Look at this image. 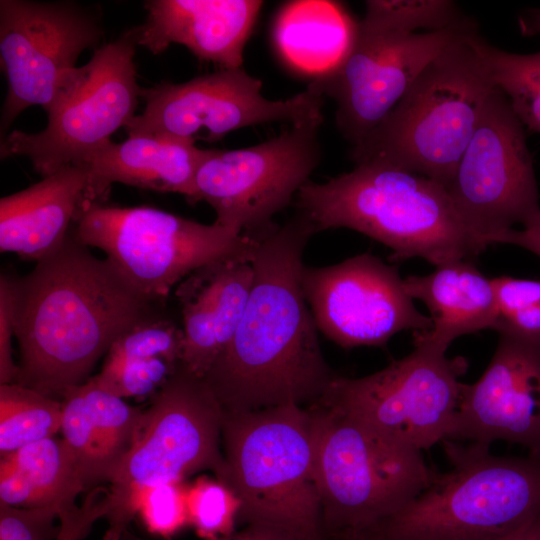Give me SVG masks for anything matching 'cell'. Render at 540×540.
<instances>
[{
	"mask_svg": "<svg viewBox=\"0 0 540 540\" xmlns=\"http://www.w3.org/2000/svg\"><path fill=\"white\" fill-rule=\"evenodd\" d=\"M314 234L296 212L260 240L243 317L203 378L224 413L286 404L309 407L336 376L321 351L300 281L304 249Z\"/></svg>",
	"mask_w": 540,
	"mask_h": 540,
	"instance_id": "cell-1",
	"label": "cell"
},
{
	"mask_svg": "<svg viewBox=\"0 0 540 540\" xmlns=\"http://www.w3.org/2000/svg\"><path fill=\"white\" fill-rule=\"evenodd\" d=\"M150 306L70 232L55 252L16 278L15 383L61 397L88 379L123 333L152 314Z\"/></svg>",
	"mask_w": 540,
	"mask_h": 540,
	"instance_id": "cell-2",
	"label": "cell"
},
{
	"mask_svg": "<svg viewBox=\"0 0 540 540\" xmlns=\"http://www.w3.org/2000/svg\"><path fill=\"white\" fill-rule=\"evenodd\" d=\"M296 208L315 233L358 231L389 247L393 262L419 257L436 267L472 261L487 247L463 223L442 184L385 161L357 163L325 183L307 182Z\"/></svg>",
	"mask_w": 540,
	"mask_h": 540,
	"instance_id": "cell-3",
	"label": "cell"
},
{
	"mask_svg": "<svg viewBox=\"0 0 540 540\" xmlns=\"http://www.w3.org/2000/svg\"><path fill=\"white\" fill-rule=\"evenodd\" d=\"M218 480L239 497V519L294 540H323L311 415L286 404L224 413Z\"/></svg>",
	"mask_w": 540,
	"mask_h": 540,
	"instance_id": "cell-4",
	"label": "cell"
},
{
	"mask_svg": "<svg viewBox=\"0 0 540 540\" xmlns=\"http://www.w3.org/2000/svg\"><path fill=\"white\" fill-rule=\"evenodd\" d=\"M474 32L448 47L418 76L387 118L351 147L355 164L380 160L445 188L496 88Z\"/></svg>",
	"mask_w": 540,
	"mask_h": 540,
	"instance_id": "cell-5",
	"label": "cell"
},
{
	"mask_svg": "<svg viewBox=\"0 0 540 540\" xmlns=\"http://www.w3.org/2000/svg\"><path fill=\"white\" fill-rule=\"evenodd\" d=\"M307 408L323 529L339 539L376 532L435 477L422 452L337 408Z\"/></svg>",
	"mask_w": 540,
	"mask_h": 540,
	"instance_id": "cell-6",
	"label": "cell"
},
{
	"mask_svg": "<svg viewBox=\"0 0 540 540\" xmlns=\"http://www.w3.org/2000/svg\"><path fill=\"white\" fill-rule=\"evenodd\" d=\"M443 443L451 470L436 473L376 532L388 540H494L540 509L539 458Z\"/></svg>",
	"mask_w": 540,
	"mask_h": 540,
	"instance_id": "cell-7",
	"label": "cell"
},
{
	"mask_svg": "<svg viewBox=\"0 0 540 540\" xmlns=\"http://www.w3.org/2000/svg\"><path fill=\"white\" fill-rule=\"evenodd\" d=\"M73 237L102 250L149 303L164 300L197 268L221 258L254 254L259 239L151 207L93 203L74 224Z\"/></svg>",
	"mask_w": 540,
	"mask_h": 540,
	"instance_id": "cell-8",
	"label": "cell"
},
{
	"mask_svg": "<svg viewBox=\"0 0 540 540\" xmlns=\"http://www.w3.org/2000/svg\"><path fill=\"white\" fill-rule=\"evenodd\" d=\"M223 419L224 410L204 379L180 367L150 397L131 447L107 477L109 523L128 525L132 501L144 488L183 482L206 469L217 478L224 465Z\"/></svg>",
	"mask_w": 540,
	"mask_h": 540,
	"instance_id": "cell-9",
	"label": "cell"
},
{
	"mask_svg": "<svg viewBox=\"0 0 540 540\" xmlns=\"http://www.w3.org/2000/svg\"><path fill=\"white\" fill-rule=\"evenodd\" d=\"M136 45L133 28L96 49L87 64L74 70L46 111V128L7 134L1 139V158L25 156L46 177L110 142L111 135L135 116L141 97Z\"/></svg>",
	"mask_w": 540,
	"mask_h": 540,
	"instance_id": "cell-10",
	"label": "cell"
},
{
	"mask_svg": "<svg viewBox=\"0 0 540 540\" xmlns=\"http://www.w3.org/2000/svg\"><path fill=\"white\" fill-rule=\"evenodd\" d=\"M466 369L464 358L414 342L411 353L373 374L336 375L314 404L342 410L388 440L422 452L446 440Z\"/></svg>",
	"mask_w": 540,
	"mask_h": 540,
	"instance_id": "cell-11",
	"label": "cell"
},
{
	"mask_svg": "<svg viewBox=\"0 0 540 540\" xmlns=\"http://www.w3.org/2000/svg\"><path fill=\"white\" fill-rule=\"evenodd\" d=\"M323 116L293 123L279 135L237 149H206L196 171L193 195L216 213V224L255 239L279 226L273 217L309 182L321 159Z\"/></svg>",
	"mask_w": 540,
	"mask_h": 540,
	"instance_id": "cell-12",
	"label": "cell"
},
{
	"mask_svg": "<svg viewBox=\"0 0 540 540\" xmlns=\"http://www.w3.org/2000/svg\"><path fill=\"white\" fill-rule=\"evenodd\" d=\"M474 32L475 23L466 17L424 33H403L362 18L344 60L308 86L334 100L336 125L353 147L387 118L436 57Z\"/></svg>",
	"mask_w": 540,
	"mask_h": 540,
	"instance_id": "cell-13",
	"label": "cell"
},
{
	"mask_svg": "<svg viewBox=\"0 0 540 540\" xmlns=\"http://www.w3.org/2000/svg\"><path fill=\"white\" fill-rule=\"evenodd\" d=\"M446 191L463 223L486 246L540 214L525 127L497 87Z\"/></svg>",
	"mask_w": 540,
	"mask_h": 540,
	"instance_id": "cell-14",
	"label": "cell"
},
{
	"mask_svg": "<svg viewBox=\"0 0 540 540\" xmlns=\"http://www.w3.org/2000/svg\"><path fill=\"white\" fill-rule=\"evenodd\" d=\"M145 107L125 127L128 137H171L215 142L228 133L273 122L323 116L324 97L307 88L285 100L262 94V82L242 68L221 69L183 83L142 89Z\"/></svg>",
	"mask_w": 540,
	"mask_h": 540,
	"instance_id": "cell-15",
	"label": "cell"
},
{
	"mask_svg": "<svg viewBox=\"0 0 540 540\" xmlns=\"http://www.w3.org/2000/svg\"><path fill=\"white\" fill-rule=\"evenodd\" d=\"M101 37L97 18L77 4L0 1V57L8 81L1 139L24 109L50 108L80 54Z\"/></svg>",
	"mask_w": 540,
	"mask_h": 540,
	"instance_id": "cell-16",
	"label": "cell"
},
{
	"mask_svg": "<svg viewBox=\"0 0 540 540\" xmlns=\"http://www.w3.org/2000/svg\"><path fill=\"white\" fill-rule=\"evenodd\" d=\"M300 281L317 329L341 347L382 346L401 331L432 327L397 268L370 253L326 267L303 265Z\"/></svg>",
	"mask_w": 540,
	"mask_h": 540,
	"instance_id": "cell-17",
	"label": "cell"
},
{
	"mask_svg": "<svg viewBox=\"0 0 540 540\" xmlns=\"http://www.w3.org/2000/svg\"><path fill=\"white\" fill-rule=\"evenodd\" d=\"M499 440L519 444L540 459V344L504 333L482 376L462 383L444 441L489 448Z\"/></svg>",
	"mask_w": 540,
	"mask_h": 540,
	"instance_id": "cell-18",
	"label": "cell"
},
{
	"mask_svg": "<svg viewBox=\"0 0 540 540\" xmlns=\"http://www.w3.org/2000/svg\"><path fill=\"white\" fill-rule=\"evenodd\" d=\"M254 254L203 265L175 287L184 333L180 367L188 373L203 379L233 338L251 292Z\"/></svg>",
	"mask_w": 540,
	"mask_h": 540,
	"instance_id": "cell-19",
	"label": "cell"
},
{
	"mask_svg": "<svg viewBox=\"0 0 540 540\" xmlns=\"http://www.w3.org/2000/svg\"><path fill=\"white\" fill-rule=\"evenodd\" d=\"M262 6L258 0L146 1V21L134 28L137 45L159 54L180 44L222 69L241 68Z\"/></svg>",
	"mask_w": 540,
	"mask_h": 540,
	"instance_id": "cell-20",
	"label": "cell"
},
{
	"mask_svg": "<svg viewBox=\"0 0 540 540\" xmlns=\"http://www.w3.org/2000/svg\"><path fill=\"white\" fill-rule=\"evenodd\" d=\"M93 203H105L89 169L71 163L0 199V251L36 263L55 252Z\"/></svg>",
	"mask_w": 540,
	"mask_h": 540,
	"instance_id": "cell-21",
	"label": "cell"
},
{
	"mask_svg": "<svg viewBox=\"0 0 540 540\" xmlns=\"http://www.w3.org/2000/svg\"><path fill=\"white\" fill-rule=\"evenodd\" d=\"M404 288L430 312L432 327L414 332V342L447 351L458 337L481 330H496L498 304L492 278L483 275L469 260L435 267L427 275L404 278Z\"/></svg>",
	"mask_w": 540,
	"mask_h": 540,
	"instance_id": "cell-22",
	"label": "cell"
},
{
	"mask_svg": "<svg viewBox=\"0 0 540 540\" xmlns=\"http://www.w3.org/2000/svg\"><path fill=\"white\" fill-rule=\"evenodd\" d=\"M206 149L192 140L135 136L108 142L83 161L93 185L106 201L113 183L140 189L193 195L196 171Z\"/></svg>",
	"mask_w": 540,
	"mask_h": 540,
	"instance_id": "cell-23",
	"label": "cell"
},
{
	"mask_svg": "<svg viewBox=\"0 0 540 540\" xmlns=\"http://www.w3.org/2000/svg\"><path fill=\"white\" fill-rule=\"evenodd\" d=\"M357 22L335 1H291L274 21V45L287 66L313 81L344 60Z\"/></svg>",
	"mask_w": 540,
	"mask_h": 540,
	"instance_id": "cell-24",
	"label": "cell"
},
{
	"mask_svg": "<svg viewBox=\"0 0 540 540\" xmlns=\"http://www.w3.org/2000/svg\"><path fill=\"white\" fill-rule=\"evenodd\" d=\"M86 489L63 439L46 438L6 456L0 464V504L19 508L75 505Z\"/></svg>",
	"mask_w": 540,
	"mask_h": 540,
	"instance_id": "cell-25",
	"label": "cell"
},
{
	"mask_svg": "<svg viewBox=\"0 0 540 540\" xmlns=\"http://www.w3.org/2000/svg\"><path fill=\"white\" fill-rule=\"evenodd\" d=\"M62 403L19 383L0 384V453L6 456L60 431Z\"/></svg>",
	"mask_w": 540,
	"mask_h": 540,
	"instance_id": "cell-26",
	"label": "cell"
},
{
	"mask_svg": "<svg viewBox=\"0 0 540 540\" xmlns=\"http://www.w3.org/2000/svg\"><path fill=\"white\" fill-rule=\"evenodd\" d=\"M474 44L495 86L506 95L524 127L540 133V51L532 54L504 51L478 34Z\"/></svg>",
	"mask_w": 540,
	"mask_h": 540,
	"instance_id": "cell-27",
	"label": "cell"
},
{
	"mask_svg": "<svg viewBox=\"0 0 540 540\" xmlns=\"http://www.w3.org/2000/svg\"><path fill=\"white\" fill-rule=\"evenodd\" d=\"M61 397L60 432L86 488L106 481L112 462L94 426L81 384L69 387Z\"/></svg>",
	"mask_w": 540,
	"mask_h": 540,
	"instance_id": "cell-28",
	"label": "cell"
},
{
	"mask_svg": "<svg viewBox=\"0 0 540 540\" xmlns=\"http://www.w3.org/2000/svg\"><path fill=\"white\" fill-rule=\"evenodd\" d=\"M81 388L113 468L131 447L143 411L103 388L94 376L81 383Z\"/></svg>",
	"mask_w": 540,
	"mask_h": 540,
	"instance_id": "cell-29",
	"label": "cell"
},
{
	"mask_svg": "<svg viewBox=\"0 0 540 540\" xmlns=\"http://www.w3.org/2000/svg\"><path fill=\"white\" fill-rule=\"evenodd\" d=\"M186 499L189 525L204 540L235 532L241 501L227 484L216 477L200 476L187 486Z\"/></svg>",
	"mask_w": 540,
	"mask_h": 540,
	"instance_id": "cell-30",
	"label": "cell"
},
{
	"mask_svg": "<svg viewBox=\"0 0 540 540\" xmlns=\"http://www.w3.org/2000/svg\"><path fill=\"white\" fill-rule=\"evenodd\" d=\"M465 17L451 0H369L363 19L403 33L440 31Z\"/></svg>",
	"mask_w": 540,
	"mask_h": 540,
	"instance_id": "cell-31",
	"label": "cell"
},
{
	"mask_svg": "<svg viewBox=\"0 0 540 540\" xmlns=\"http://www.w3.org/2000/svg\"><path fill=\"white\" fill-rule=\"evenodd\" d=\"M183 349L182 326L170 318L150 314L123 333L112 344L105 358H164L180 366Z\"/></svg>",
	"mask_w": 540,
	"mask_h": 540,
	"instance_id": "cell-32",
	"label": "cell"
},
{
	"mask_svg": "<svg viewBox=\"0 0 540 540\" xmlns=\"http://www.w3.org/2000/svg\"><path fill=\"white\" fill-rule=\"evenodd\" d=\"M498 304L496 330L540 344V279L492 278Z\"/></svg>",
	"mask_w": 540,
	"mask_h": 540,
	"instance_id": "cell-33",
	"label": "cell"
},
{
	"mask_svg": "<svg viewBox=\"0 0 540 540\" xmlns=\"http://www.w3.org/2000/svg\"><path fill=\"white\" fill-rule=\"evenodd\" d=\"M179 368L164 358H105L94 377L103 388L123 399L152 397Z\"/></svg>",
	"mask_w": 540,
	"mask_h": 540,
	"instance_id": "cell-34",
	"label": "cell"
},
{
	"mask_svg": "<svg viewBox=\"0 0 540 540\" xmlns=\"http://www.w3.org/2000/svg\"><path fill=\"white\" fill-rule=\"evenodd\" d=\"M186 490L183 482L144 488L132 501V513L140 516L151 533L171 536L189 525Z\"/></svg>",
	"mask_w": 540,
	"mask_h": 540,
	"instance_id": "cell-35",
	"label": "cell"
},
{
	"mask_svg": "<svg viewBox=\"0 0 540 540\" xmlns=\"http://www.w3.org/2000/svg\"><path fill=\"white\" fill-rule=\"evenodd\" d=\"M58 507L19 508L0 504V540H54Z\"/></svg>",
	"mask_w": 540,
	"mask_h": 540,
	"instance_id": "cell-36",
	"label": "cell"
},
{
	"mask_svg": "<svg viewBox=\"0 0 540 540\" xmlns=\"http://www.w3.org/2000/svg\"><path fill=\"white\" fill-rule=\"evenodd\" d=\"M110 511L108 490L94 488L84 502L66 507L59 513V530L54 540H83L97 520L107 517Z\"/></svg>",
	"mask_w": 540,
	"mask_h": 540,
	"instance_id": "cell-37",
	"label": "cell"
},
{
	"mask_svg": "<svg viewBox=\"0 0 540 540\" xmlns=\"http://www.w3.org/2000/svg\"><path fill=\"white\" fill-rule=\"evenodd\" d=\"M16 328V278L0 277V384L15 383L18 366L12 357V337Z\"/></svg>",
	"mask_w": 540,
	"mask_h": 540,
	"instance_id": "cell-38",
	"label": "cell"
},
{
	"mask_svg": "<svg viewBox=\"0 0 540 540\" xmlns=\"http://www.w3.org/2000/svg\"><path fill=\"white\" fill-rule=\"evenodd\" d=\"M495 243L516 245L540 257V214L521 229H512L500 235Z\"/></svg>",
	"mask_w": 540,
	"mask_h": 540,
	"instance_id": "cell-39",
	"label": "cell"
},
{
	"mask_svg": "<svg viewBox=\"0 0 540 540\" xmlns=\"http://www.w3.org/2000/svg\"><path fill=\"white\" fill-rule=\"evenodd\" d=\"M124 539L125 540H146V539L137 537L135 535H132L127 530L124 534ZM209 540H294V539L272 529L247 525L245 529L239 532L235 531L231 535L213 538Z\"/></svg>",
	"mask_w": 540,
	"mask_h": 540,
	"instance_id": "cell-40",
	"label": "cell"
},
{
	"mask_svg": "<svg viewBox=\"0 0 540 540\" xmlns=\"http://www.w3.org/2000/svg\"><path fill=\"white\" fill-rule=\"evenodd\" d=\"M494 540H540V509L522 524Z\"/></svg>",
	"mask_w": 540,
	"mask_h": 540,
	"instance_id": "cell-41",
	"label": "cell"
},
{
	"mask_svg": "<svg viewBox=\"0 0 540 540\" xmlns=\"http://www.w3.org/2000/svg\"><path fill=\"white\" fill-rule=\"evenodd\" d=\"M521 34L524 36L540 35V8L527 9L518 18Z\"/></svg>",
	"mask_w": 540,
	"mask_h": 540,
	"instance_id": "cell-42",
	"label": "cell"
},
{
	"mask_svg": "<svg viewBox=\"0 0 540 540\" xmlns=\"http://www.w3.org/2000/svg\"><path fill=\"white\" fill-rule=\"evenodd\" d=\"M127 530V525L122 523H109V527L103 536L102 540H125L124 534Z\"/></svg>",
	"mask_w": 540,
	"mask_h": 540,
	"instance_id": "cell-43",
	"label": "cell"
},
{
	"mask_svg": "<svg viewBox=\"0 0 540 540\" xmlns=\"http://www.w3.org/2000/svg\"><path fill=\"white\" fill-rule=\"evenodd\" d=\"M339 540H388V539L378 532H369V533H363L359 535L341 538Z\"/></svg>",
	"mask_w": 540,
	"mask_h": 540,
	"instance_id": "cell-44",
	"label": "cell"
}]
</instances>
